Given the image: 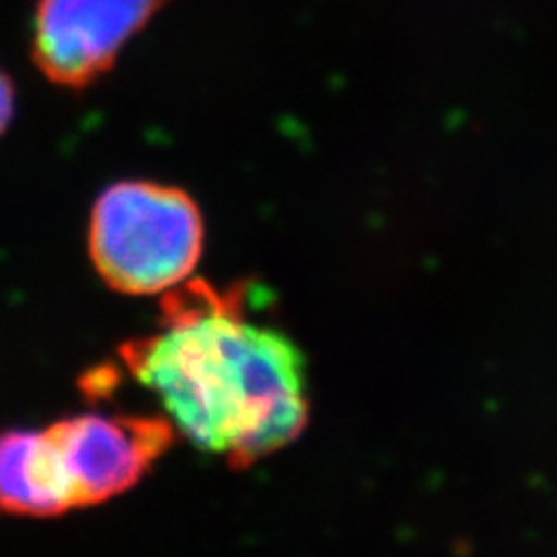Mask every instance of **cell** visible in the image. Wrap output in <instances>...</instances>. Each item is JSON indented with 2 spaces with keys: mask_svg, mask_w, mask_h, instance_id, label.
<instances>
[{
  "mask_svg": "<svg viewBox=\"0 0 557 557\" xmlns=\"http://www.w3.org/2000/svg\"><path fill=\"white\" fill-rule=\"evenodd\" d=\"M205 247V219L184 188L119 182L98 196L89 223L94 268L124 295H161L188 282Z\"/></svg>",
  "mask_w": 557,
  "mask_h": 557,
  "instance_id": "2",
  "label": "cell"
},
{
  "mask_svg": "<svg viewBox=\"0 0 557 557\" xmlns=\"http://www.w3.org/2000/svg\"><path fill=\"white\" fill-rule=\"evenodd\" d=\"M170 0H40L30 57L63 89H86L108 75L124 47Z\"/></svg>",
  "mask_w": 557,
  "mask_h": 557,
  "instance_id": "4",
  "label": "cell"
},
{
  "mask_svg": "<svg viewBox=\"0 0 557 557\" xmlns=\"http://www.w3.org/2000/svg\"><path fill=\"white\" fill-rule=\"evenodd\" d=\"M14 108H16V91L14 84L8 77L5 70H0V135H3L10 126V121L14 116Z\"/></svg>",
  "mask_w": 557,
  "mask_h": 557,
  "instance_id": "6",
  "label": "cell"
},
{
  "mask_svg": "<svg viewBox=\"0 0 557 557\" xmlns=\"http://www.w3.org/2000/svg\"><path fill=\"white\" fill-rule=\"evenodd\" d=\"M73 509L57 453L45 432L0 434V513L51 518Z\"/></svg>",
  "mask_w": 557,
  "mask_h": 557,
  "instance_id": "5",
  "label": "cell"
},
{
  "mask_svg": "<svg viewBox=\"0 0 557 557\" xmlns=\"http://www.w3.org/2000/svg\"><path fill=\"white\" fill-rule=\"evenodd\" d=\"M45 434L57 453L73 509L131 491L177 437L165 416L131 413L70 416Z\"/></svg>",
  "mask_w": 557,
  "mask_h": 557,
  "instance_id": "3",
  "label": "cell"
},
{
  "mask_svg": "<svg viewBox=\"0 0 557 557\" xmlns=\"http://www.w3.org/2000/svg\"><path fill=\"white\" fill-rule=\"evenodd\" d=\"M174 432L244 469L300 437L309 421L298 344L253 321L242 288L188 278L163 293L156 333L121 348Z\"/></svg>",
  "mask_w": 557,
  "mask_h": 557,
  "instance_id": "1",
  "label": "cell"
}]
</instances>
